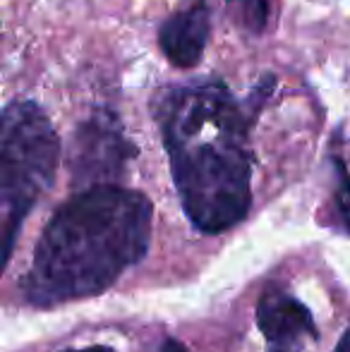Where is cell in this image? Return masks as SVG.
Returning a JSON list of instances; mask_svg holds the SVG:
<instances>
[{"label": "cell", "instance_id": "8992f818", "mask_svg": "<svg viewBox=\"0 0 350 352\" xmlns=\"http://www.w3.org/2000/svg\"><path fill=\"white\" fill-rule=\"evenodd\" d=\"M211 36V17L204 3L173 12L159 29V46L171 65L195 67L204 56L206 41Z\"/></svg>", "mask_w": 350, "mask_h": 352}, {"label": "cell", "instance_id": "6da1fadb", "mask_svg": "<svg viewBox=\"0 0 350 352\" xmlns=\"http://www.w3.org/2000/svg\"><path fill=\"white\" fill-rule=\"evenodd\" d=\"M175 192L197 230L216 235L252 206L250 116L223 79L199 77L156 98Z\"/></svg>", "mask_w": 350, "mask_h": 352}, {"label": "cell", "instance_id": "5b68a950", "mask_svg": "<svg viewBox=\"0 0 350 352\" xmlns=\"http://www.w3.org/2000/svg\"><path fill=\"white\" fill-rule=\"evenodd\" d=\"M257 326L266 345L276 350L300 352L305 340L317 338L312 311L281 285H269L257 302Z\"/></svg>", "mask_w": 350, "mask_h": 352}, {"label": "cell", "instance_id": "ba28073f", "mask_svg": "<svg viewBox=\"0 0 350 352\" xmlns=\"http://www.w3.org/2000/svg\"><path fill=\"white\" fill-rule=\"evenodd\" d=\"M336 163V195H333V216L346 235H350V173L343 166L341 158H333Z\"/></svg>", "mask_w": 350, "mask_h": 352}, {"label": "cell", "instance_id": "7c38bea8", "mask_svg": "<svg viewBox=\"0 0 350 352\" xmlns=\"http://www.w3.org/2000/svg\"><path fill=\"white\" fill-rule=\"evenodd\" d=\"M269 352H288V350H276V348H269Z\"/></svg>", "mask_w": 350, "mask_h": 352}, {"label": "cell", "instance_id": "3957f363", "mask_svg": "<svg viewBox=\"0 0 350 352\" xmlns=\"http://www.w3.org/2000/svg\"><path fill=\"white\" fill-rule=\"evenodd\" d=\"M61 140L39 103L12 101L3 111L0 132V204H3V266L24 218L56 180Z\"/></svg>", "mask_w": 350, "mask_h": 352}, {"label": "cell", "instance_id": "9c48e42d", "mask_svg": "<svg viewBox=\"0 0 350 352\" xmlns=\"http://www.w3.org/2000/svg\"><path fill=\"white\" fill-rule=\"evenodd\" d=\"M159 352H190V350H187L185 345L180 343V340H175V338H166L164 343H161Z\"/></svg>", "mask_w": 350, "mask_h": 352}, {"label": "cell", "instance_id": "30bf717a", "mask_svg": "<svg viewBox=\"0 0 350 352\" xmlns=\"http://www.w3.org/2000/svg\"><path fill=\"white\" fill-rule=\"evenodd\" d=\"M336 352H350V329L346 331V333L341 336V340H338V348Z\"/></svg>", "mask_w": 350, "mask_h": 352}, {"label": "cell", "instance_id": "52a82bcc", "mask_svg": "<svg viewBox=\"0 0 350 352\" xmlns=\"http://www.w3.org/2000/svg\"><path fill=\"white\" fill-rule=\"evenodd\" d=\"M228 8H233L238 24H243L248 32L262 34L269 19V0H228Z\"/></svg>", "mask_w": 350, "mask_h": 352}, {"label": "cell", "instance_id": "7a4b0ae2", "mask_svg": "<svg viewBox=\"0 0 350 352\" xmlns=\"http://www.w3.org/2000/svg\"><path fill=\"white\" fill-rule=\"evenodd\" d=\"M154 206L116 182L77 192L46 223L19 295L32 307H56L106 292L149 252Z\"/></svg>", "mask_w": 350, "mask_h": 352}, {"label": "cell", "instance_id": "277c9868", "mask_svg": "<svg viewBox=\"0 0 350 352\" xmlns=\"http://www.w3.org/2000/svg\"><path fill=\"white\" fill-rule=\"evenodd\" d=\"M137 148L122 137L120 125L113 116H96L75 132L70 168L75 182L87 187L113 182Z\"/></svg>", "mask_w": 350, "mask_h": 352}, {"label": "cell", "instance_id": "8fae6325", "mask_svg": "<svg viewBox=\"0 0 350 352\" xmlns=\"http://www.w3.org/2000/svg\"><path fill=\"white\" fill-rule=\"evenodd\" d=\"M67 352H116L106 345H91V348H80V350H67Z\"/></svg>", "mask_w": 350, "mask_h": 352}]
</instances>
